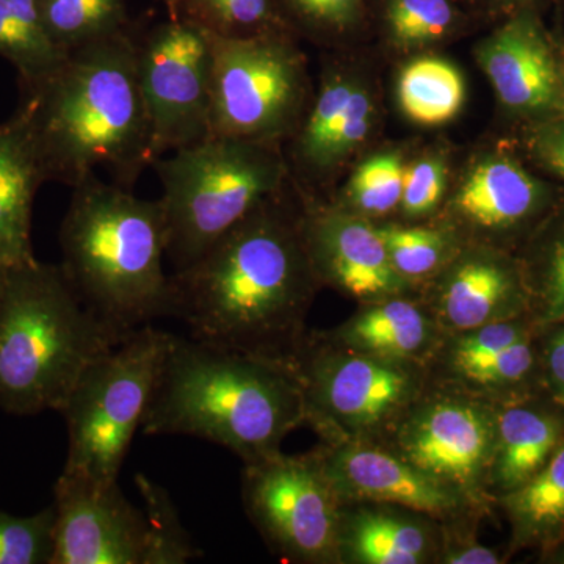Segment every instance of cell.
I'll return each instance as SVG.
<instances>
[{"label": "cell", "instance_id": "6da1fadb", "mask_svg": "<svg viewBox=\"0 0 564 564\" xmlns=\"http://www.w3.org/2000/svg\"><path fill=\"white\" fill-rule=\"evenodd\" d=\"M282 193L172 276V317L215 347L293 364L322 288L302 228V210Z\"/></svg>", "mask_w": 564, "mask_h": 564}, {"label": "cell", "instance_id": "7a4b0ae2", "mask_svg": "<svg viewBox=\"0 0 564 564\" xmlns=\"http://www.w3.org/2000/svg\"><path fill=\"white\" fill-rule=\"evenodd\" d=\"M14 115L31 133L46 182L76 187L106 169L131 187L151 166L139 40L129 29L69 51L51 76L22 85Z\"/></svg>", "mask_w": 564, "mask_h": 564}, {"label": "cell", "instance_id": "3957f363", "mask_svg": "<svg viewBox=\"0 0 564 564\" xmlns=\"http://www.w3.org/2000/svg\"><path fill=\"white\" fill-rule=\"evenodd\" d=\"M302 425L303 389L293 364L172 334L141 430L202 437L250 463L280 452Z\"/></svg>", "mask_w": 564, "mask_h": 564}, {"label": "cell", "instance_id": "277c9868", "mask_svg": "<svg viewBox=\"0 0 564 564\" xmlns=\"http://www.w3.org/2000/svg\"><path fill=\"white\" fill-rule=\"evenodd\" d=\"M62 270L82 302L121 332L172 317L161 202L91 174L73 187L61 226Z\"/></svg>", "mask_w": 564, "mask_h": 564}, {"label": "cell", "instance_id": "5b68a950", "mask_svg": "<svg viewBox=\"0 0 564 564\" xmlns=\"http://www.w3.org/2000/svg\"><path fill=\"white\" fill-rule=\"evenodd\" d=\"M131 333L82 302L61 265L10 267L0 304V408L61 411L84 370Z\"/></svg>", "mask_w": 564, "mask_h": 564}, {"label": "cell", "instance_id": "8992f818", "mask_svg": "<svg viewBox=\"0 0 564 564\" xmlns=\"http://www.w3.org/2000/svg\"><path fill=\"white\" fill-rule=\"evenodd\" d=\"M162 185L166 258L182 272L237 223L284 192L280 143L210 135L152 162ZM174 272V273H176Z\"/></svg>", "mask_w": 564, "mask_h": 564}, {"label": "cell", "instance_id": "52a82bcc", "mask_svg": "<svg viewBox=\"0 0 564 564\" xmlns=\"http://www.w3.org/2000/svg\"><path fill=\"white\" fill-rule=\"evenodd\" d=\"M172 333L141 326L80 375L58 413L68 426L63 473L117 484L161 378Z\"/></svg>", "mask_w": 564, "mask_h": 564}, {"label": "cell", "instance_id": "ba28073f", "mask_svg": "<svg viewBox=\"0 0 564 564\" xmlns=\"http://www.w3.org/2000/svg\"><path fill=\"white\" fill-rule=\"evenodd\" d=\"M293 367L302 383L306 425L325 444L375 443L429 383V367L351 350L313 329Z\"/></svg>", "mask_w": 564, "mask_h": 564}, {"label": "cell", "instance_id": "9c48e42d", "mask_svg": "<svg viewBox=\"0 0 564 564\" xmlns=\"http://www.w3.org/2000/svg\"><path fill=\"white\" fill-rule=\"evenodd\" d=\"M307 99L306 65L288 33L212 35L210 135L280 143L299 128Z\"/></svg>", "mask_w": 564, "mask_h": 564}, {"label": "cell", "instance_id": "30bf717a", "mask_svg": "<svg viewBox=\"0 0 564 564\" xmlns=\"http://www.w3.org/2000/svg\"><path fill=\"white\" fill-rule=\"evenodd\" d=\"M499 404L430 380L391 429L375 441L491 514L488 474Z\"/></svg>", "mask_w": 564, "mask_h": 564}, {"label": "cell", "instance_id": "8fae6325", "mask_svg": "<svg viewBox=\"0 0 564 564\" xmlns=\"http://www.w3.org/2000/svg\"><path fill=\"white\" fill-rule=\"evenodd\" d=\"M242 499L252 525L288 563L339 564L340 502L313 452H276L243 463Z\"/></svg>", "mask_w": 564, "mask_h": 564}, {"label": "cell", "instance_id": "7c38bea8", "mask_svg": "<svg viewBox=\"0 0 564 564\" xmlns=\"http://www.w3.org/2000/svg\"><path fill=\"white\" fill-rule=\"evenodd\" d=\"M139 77L152 162L210 137L212 35L206 29L185 17L152 28L139 40Z\"/></svg>", "mask_w": 564, "mask_h": 564}, {"label": "cell", "instance_id": "4fadbf2b", "mask_svg": "<svg viewBox=\"0 0 564 564\" xmlns=\"http://www.w3.org/2000/svg\"><path fill=\"white\" fill-rule=\"evenodd\" d=\"M313 455L340 503L397 505L445 527L478 525L488 516L463 494L372 441L322 443Z\"/></svg>", "mask_w": 564, "mask_h": 564}, {"label": "cell", "instance_id": "5bb4252c", "mask_svg": "<svg viewBox=\"0 0 564 564\" xmlns=\"http://www.w3.org/2000/svg\"><path fill=\"white\" fill-rule=\"evenodd\" d=\"M51 564H148L150 522L117 484L62 473L54 488Z\"/></svg>", "mask_w": 564, "mask_h": 564}, {"label": "cell", "instance_id": "9a60e30c", "mask_svg": "<svg viewBox=\"0 0 564 564\" xmlns=\"http://www.w3.org/2000/svg\"><path fill=\"white\" fill-rule=\"evenodd\" d=\"M417 293L444 334L532 315L521 259L488 245H463Z\"/></svg>", "mask_w": 564, "mask_h": 564}, {"label": "cell", "instance_id": "2e32d148", "mask_svg": "<svg viewBox=\"0 0 564 564\" xmlns=\"http://www.w3.org/2000/svg\"><path fill=\"white\" fill-rule=\"evenodd\" d=\"M302 228L322 285L359 304L415 292L393 269L377 221L340 206L304 202Z\"/></svg>", "mask_w": 564, "mask_h": 564}, {"label": "cell", "instance_id": "e0dca14e", "mask_svg": "<svg viewBox=\"0 0 564 564\" xmlns=\"http://www.w3.org/2000/svg\"><path fill=\"white\" fill-rule=\"evenodd\" d=\"M547 204L544 185L507 155H489L470 170L443 221L463 245H488L505 250V240L518 236L540 218ZM507 251V250H505Z\"/></svg>", "mask_w": 564, "mask_h": 564}, {"label": "cell", "instance_id": "ac0fdd59", "mask_svg": "<svg viewBox=\"0 0 564 564\" xmlns=\"http://www.w3.org/2000/svg\"><path fill=\"white\" fill-rule=\"evenodd\" d=\"M477 61L507 109L556 115L558 52L533 13L521 11L505 22L478 46Z\"/></svg>", "mask_w": 564, "mask_h": 564}, {"label": "cell", "instance_id": "d6986e66", "mask_svg": "<svg viewBox=\"0 0 564 564\" xmlns=\"http://www.w3.org/2000/svg\"><path fill=\"white\" fill-rule=\"evenodd\" d=\"M373 104L369 90L350 74H326L292 135L296 170L315 180L339 169L369 139Z\"/></svg>", "mask_w": 564, "mask_h": 564}, {"label": "cell", "instance_id": "ffe728a7", "mask_svg": "<svg viewBox=\"0 0 564 564\" xmlns=\"http://www.w3.org/2000/svg\"><path fill=\"white\" fill-rule=\"evenodd\" d=\"M444 525L397 505L340 503L339 564H437Z\"/></svg>", "mask_w": 564, "mask_h": 564}, {"label": "cell", "instance_id": "44dd1931", "mask_svg": "<svg viewBox=\"0 0 564 564\" xmlns=\"http://www.w3.org/2000/svg\"><path fill=\"white\" fill-rule=\"evenodd\" d=\"M564 443V406L545 392L499 404L496 445L488 474L494 505L543 470Z\"/></svg>", "mask_w": 564, "mask_h": 564}, {"label": "cell", "instance_id": "7402d4cb", "mask_svg": "<svg viewBox=\"0 0 564 564\" xmlns=\"http://www.w3.org/2000/svg\"><path fill=\"white\" fill-rule=\"evenodd\" d=\"M323 333L351 350L425 367L444 337L417 292L364 303L343 325Z\"/></svg>", "mask_w": 564, "mask_h": 564}, {"label": "cell", "instance_id": "603a6c76", "mask_svg": "<svg viewBox=\"0 0 564 564\" xmlns=\"http://www.w3.org/2000/svg\"><path fill=\"white\" fill-rule=\"evenodd\" d=\"M46 182L35 144L24 122L13 115L0 122V267L35 261L32 212L36 192Z\"/></svg>", "mask_w": 564, "mask_h": 564}, {"label": "cell", "instance_id": "cb8c5ba5", "mask_svg": "<svg viewBox=\"0 0 564 564\" xmlns=\"http://www.w3.org/2000/svg\"><path fill=\"white\" fill-rule=\"evenodd\" d=\"M510 525L508 556L525 549L541 554L564 536V443L529 484L496 500Z\"/></svg>", "mask_w": 564, "mask_h": 564}, {"label": "cell", "instance_id": "d4e9b609", "mask_svg": "<svg viewBox=\"0 0 564 564\" xmlns=\"http://www.w3.org/2000/svg\"><path fill=\"white\" fill-rule=\"evenodd\" d=\"M540 333L484 361L429 378L437 383L456 386L494 404L511 403L544 392Z\"/></svg>", "mask_w": 564, "mask_h": 564}, {"label": "cell", "instance_id": "484cf974", "mask_svg": "<svg viewBox=\"0 0 564 564\" xmlns=\"http://www.w3.org/2000/svg\"><path fill=\"white\" fill-rule=\"evenodd\" d=\"M400 109L411 121L441 126L454 120L466 99L462 73L451 62L419 57L408 63L397 82Z\"/></svg>", "mask_w": 564, "mask_h": 564}, {"label": "cell", "instance_id": "4316f807", "mask_svg": "<svg viewBox=\"0 0 564 564\" xmlns=\"http://www.w3.org/2000/svg\"><path fill=\"white\" fill-rule=\"evenodd\" d=\"M68 54L47 35L39 0H0V57L17 68L21 85L51 76Z\"/></svg>", "mask_w": 564, "mask_h": 564}, {"label": "cell", "instance_id": "83f0119b", "mask_svg": "<svg viewBox=\"0 0 564 564\" xmlns=\"http://www.w3.org/2000/svg\"><path fill=\"white\" fill-rule=\"evenodd\" d=\"M377 226L393 269L415 292L433 280L463 247L459 237L443 223H377Z\"/></svg>", "mask_w": 564, "mask_h": 564}, {"label": "cell", "instance_id": "f1b7e54d", "mask_svg": "<svg viewBox=\"0 0 564 564\" xmlns=\"http://www.w3.org/2000/svg\"><path fill=\"white\" fill-rule=\"evenodd\" d=\"M51 40L69 52L128 31L126 0H39Z\"/></svg>", "mask_w": 564, "mask_h": 564}, {"label": "cell", "instance_id": "f546056e", "mask_svg": "<svg viewBox=\"0 0 564 564\" xmlns=\"http://www.w3.org/2000/svg\"><path fill=\"white\" fill-rule=\"evenodd\" d=\"M521 262L529 285L533 321L541 329L563 322L564 214L538 234L532 251Z\"/></svg>", "mask_w": 564, "mask_h": 564}, {"label": "cell", "instance_id": "4dcf8cb0", "mask_svg": "<svg viewBox=\"0 0 564 564\" xmlns=\"http://www.w3.org/2000/svg\"><path fill=\"white\" fill-rule=\"evenodd\" d=\"M180 17L223 39L288 33L289 29L278 0H181Z\"/></svg>", "mask_w": 564, "mask_h": 564}, {"label": "cell", "instance_id": "1f68e13d", "mask_svg": "<svg viewBox=\"0 0 564 564\" xmlns=\"http://www.w3.org/2000/svg\"><path fill=\"white\" fill-rule=\"evenodd\" d=\"M452 0H386L389 40L400 50H423L452 35L458 24Z\"/></svg>", "mask_w": 564, "mask_h": 564}, {"label": "cell", "instance_id": "d6a6232c", "mask_svg": "<svg viewBox=\"0 0 564 564\" xmlns=\"http://www.w3.org/2000/svg\"><path fill=\"white\" fill-rule=\"evenodd\" d=\"M404 163L397 152L373 155L356 170L345 188L344 209L373 220L399 209L402 203ZM375 221V220H373Z\"/></svg>", "mask_w": 564, "mask_h": 564}, {"label": "cell", "instance_id": "836d02e7", "mask_svg": "<svg viewBox=\"0 0 564 564\" xmlns=\"http://www.w3.org/2000/svg\"><path fill=\"white\" fill-rule=\"evenodd\" d=\"M135 481L143 497L144 514L150 522L148 564H184L202 556V551L195 547L182 527L170 494L144 475H137Z\"/></svg>", "mask_w": 564, "mask_h": 564}, {"label": "cell", "instance_id": "e575fe53", "mask_svg": "<svg viewBox=\"0 0 564 564\" xmlns=\"http://www.w3.org/2000/svg\"><path fill=\"white\" fill-rule=\"evenodd\" d=\"M54 527V503L32 516L0 511V564H51Z\"/></svg>", "mask_w": 564, "mask_h": 564}, {"label": "cell", "instance_id": "d590c367", "mask_svg": "<svg viewBox=\"0 0 564 564\" xmlns=\"http://www.w3.org/2000/svg\"><path fill=\"white\" fill-rule=\"evenodd\" d=\"M288 28L313 36L350 32L362 20L364 0H278Z\"/></svg>", "mask_w": 564, "mask_h": 564}, {"label": "cell", "instance_id": "8d00e7d4", "mask_svg": "<svg viewBox=\"0 0 564 564\" xmlns=\"http://www.w3.org/2000/svg\"><path fill=\"white\" fill-rule=\"evenodd\" d=\"M445 187V163L436 155L419 159L404 170L403 195L399 209L411 220L429 217L443 202Z\"/></svg>", "mask_w": 564, "mask_h": 564}, {"label": "cell", "instance_id": "74e56055", "mask_svg": "<svg viewBox=\"0 0 564 564\" xmlns=\"http://www.w3.org/2000/svg\"><path fill=\"white\" fill-rule=\"evenodd\" d=\"M477 525H444L443 549L437 564H500L507 556L481 544L475 536Z\"/></svg>", "mask_w": 564, "mask_h": 564}, {"label": "cell", "instance_id": "f35d334b", "mask_svg": "<svg viewBox=\"0 0 564 564\" xmlns=\"http://www.w3.org/2000/svg\"><path fill=\"white\" fill-rule=\"evenodd\" d=\"M540 356L544 392L564 406V322L541 329Z\"/></svg>", "mask_w": 564, "mask_h": 564}, {"label": "cell", "instance_id": "ab89813d", "mask_svg": "<svg viewBox=\"0 0 564 564\" xmlns=\"http://www.w3.org/2000/svg\"><path fill=\"white\" fill-rule=\"evenodd\" d=\"M530 151L549 172L564 177V120L541 122L529 137Z\"/></svg>", "mask_w": 564, "mask_h": 564}, {"label": "cell", "instance_id": "60d3db41", "mask_svg": "<svg viewBox=\"0 0 564 564\" xmlns=\"http://www.w3.org/2000/svg\"><path fill=\"white\" fill-rule=\"evenodd\" d=\"M558 63H560V98H558V109H556L555 118H560V120H564V51L558 54Z\"/></svg>", "mask_w": 564, "mask_h": 564}, {"label": "cell", "instance_id": "b9f144b4", "mask_svg": "<svg viewBox=\"0 0 564 564\" xmlns=\"http://www.w3.org/2000/svg\"><path fill=\"white\" fill-rule=\"evenodd\" d=\"M541 562L564 564V536L555 547H552L551 551L541 554Z\"/></svg>", "mask_w": 564, "mask_h": 564}, {"label": "cell", "instance_id": "7bdbcfd3", "mask_svg": "<svg viewBox=\"0 0 564 564\" xmlns=\"http://www.w3.org/2000/svg\"><path fill=\"white\" fill-rule=\"evenodd\" d=\"M170 18H177L181 14V0H162Z\"/></svg>", "mask_w": 564, "mask_h": 564}, {"label": "cell", "instance_id": "ee69618b", "mask_svg": "<svg viewBox=\"0 0 564 564\" xmlns=\"http://www.w3.org/2000/svg\"><path fill=\"white\" fill-rule=\"evenodd\" d=\"M7 269L0 267V304H2L3 291H6Z\"/></svg>", "mask_w": 564, "mask_h": 564}, {"label": "cell", "instance_id": "f6af8a7d", "mask_svg": "<svg viewBox=\"0 0 564 564\" xmlns=\"http://www.w3.org/2000/svg\"><path fill=\"white\" fill-rule=\"evenodd\" d=\"M564 322V321H563Z\"/></svg>", "mask_w": 564, "mask_h": 564}]
</instances>
